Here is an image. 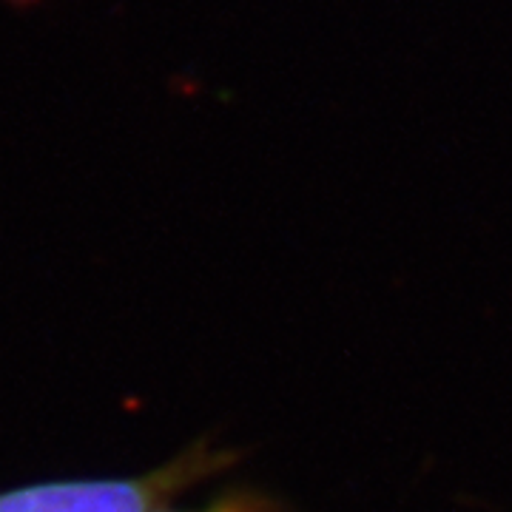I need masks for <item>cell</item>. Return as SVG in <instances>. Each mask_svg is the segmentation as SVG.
Wrapping results in <instances>:
<instances>
[{
    "instance_id": "cell-1",
    "label": "cell",
    "mask_w": 512,
    "mask_h": 512,
    "mask_svg": "<svg viewBox=\"0 0 512 512\" xmlns=\"http://www.w3.org/2000/svg\"><path fill=\"white\" fill-rule=\"evenodd\" d=\"M231 458L234 453L197 444L143 476L69 478L3 490L0 512H151L220 473Z\"/></svg>"
},
{
    "instance_id": "cell-2",
    "label": "cell",
    "mask_w": 512,
    "mask_h": 512,
    "mask_svg": "<svg viewBox=\"0 0 512 512\" xmlns=\"http://www.w3.org/2000/svg\"><path fill=\"white\" fill-rule=\"evenodd\" d=\"M151 512H285L274 498L251 490H237V493H225L220 498H211L208 504L194 507V510H174V507H157Z\"/></svg>"
}]
</instances>
